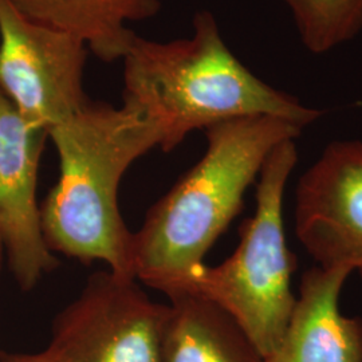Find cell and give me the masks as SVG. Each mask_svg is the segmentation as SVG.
<instances>
[{"mask_svg":"<svg viewBox=\"0 0 362 362\" xmlns=\"http://www.w3.org/2000/svg\"><path fill=\"white\" fill-rule=\"evenodd\" d=\"M303 128L274 116L227 119L206 132L203 157L146 214L133 233V275L172 298L243 207L248 187L272 149Z\"/></svg>","mask_w":362,"mask_h":362,"instance_id":"cell-1","label":"cell"},{"mask_svg":"<svg viewBox=\"0 0 362 362\" xmlns=\"http://www.w3.org/2000/svg\"><path fill=\"white\" fill-rule=\"evenodd\" d=\"M59 179L40 206L45 240L52 252L82 263L104 262L132 276L130 233L118 209V187L130 165L160 146L161 136L143 113L89 101L49 130Z\"/></svg>","mask_w":362,"mask_h":362,"instance_id":"cell-2","label":"cell"},{"mask_svg":"<svg viewBox=\"0 0 362 362\" xmlns=\"http://www.w3.org/2000/svg\"><path fill=\"white\" fill-rule=\"evenodd\" d=\"M121 61L122 104L155 124L163 152L175 149L194 130L238 117H279L306 128L324 115L250 71L208 11L194 15L189 38L157 42L136 35Z\"/></svg>","mask_w":362,"mask_h":362,"instance_id":"cell-3","label":"cell"},{"mask_svg":"<svg viewBox=\"0 0 362 362\" xmlns=\"http://www.w3.org/2000/svg\"><path fill=\"white\" fill-rule=\"evenodd\" d=\"M296 141L279 144L264 161L255 214L242 224L233 255L219 266L204 264L180 293L207 298L228 311L263 357L285 336L297 305L291 288L297 258L286 243L284 227L286 184L298 161Z\"/></svg>","mask_w":362,"mask_h":362,"instance_id":"cell-4","label":"cell"},{"mask_svg":"<svg viewBox=\"0 0 362 362\" xmlns=\"http://www.w3.org/2000/svg\"><path fill=\"white\" fill-rule=\"evenodd\" d=\"M136 281L112 270L93 274L54 320L46 349L59 362H163L168 305Z\"/></svg>","mask_w":362,"mask_h":362,"instance_id":"cell-5","label":"cell"},{"mask_svg":"<svg viewBox=\"0 0 362 362\" xmlns=\"http://www.w3.org/2000/svg\"><path fill=\"white\" fill-rule=\"evenodd\" d=\"M88 46L42 26L0 0V90L33 127L52 129L89 103Z\"/></svg>","mask_w":362,"mask_h":362,"instance_id":"cell-6","label":"cell"},{"mask_svg":"<svg viewBox=\"0 0 362 362\" xmlns=\"http://www.w3.org/2000/svg\"><path fill=\"white\" fill-rule=\"evenodd\" d=\"M294 228L318 267L362 278V141L330 143L298 181Z\"/></svg>","mask_w":362,"mask_h":362,"instance_id":"cell-7","label":"cell"},{"mask_svg":"<svg viewBox=\"0 0 362 362\" xmlns=\"http://www.w3.org/2000/svg\"><path fill=\"white\" fill-rule=\"evenodd\" d=\"M47 130L27 122L0 90V238L16 284L34 288L59 262L47 246L37 202Z\"/></svg>","mask_w":362,"mask_h":362,"instance_id":"cell-8","label":"cell"},{"mask_svg":"<svg viewBox=\"0 0 362 362\" xmlns=\"http://www.w3.org/2000/svg\"><path fill=\"white\" fill-rule=\"evenodd\" d=\"M348 267L303 272L285 336L264 362H362V318L344 315L338 300Z\"/></svg>","mask_w":362,"mask_h":362,"instance_id":"cell-9","label":"cell"},{"mask_svg":"<svg viewBox=\"0 0 362 362\" xmlns=\"http://www.w3.org/2000/svg\"><path fill=\"white\" fill-rule=\"evenodd\" d=\"M27 19L81 39L106 64L121 61L136 34L129 22L152 18L158 0H10Z\"/></svg>","mask_w":362,"mask_h":362,"instance_id":"cell-10","label":"cell"},{"mask_svg":"<svg viewBox=\"0 0 362 362\" xmlns=\"http://www.w3.org/2000/svg\"><path fill=\"white\" fill-rule=\"evenodd\" d=\"M169 300L163 362H264L243 327L215 302L191 293Z\"/></svg>","mask_w":362,"mask_h":362,"instance_id":"cell-11","label":"cell"},{"mask_svg":"<svg viewBox=\"0 0 362 362\" xmlns=\"http://www.w3.org/2000/svg\"><path fill=\"white\" fill-rule=\"evenodd\" d=\"M313 54L334 50L362 31V0H284Z\"/></svg>","mask_w":362,"mask_h":362,"instance_id":"cell-12","label":"cell"},{"mask_svg":"<svg viewBox=\"0 0 362 362\" xmlns=\"http://www.w3.org/2000/svg\"><path fill=\"white\" fill-rule=\"evenodd\" d=\"M0 362H59L47 349L39 353H0Z\"/></svg>","mask_w":362,"mask_h":362,"instance_id":"cell-13","label":"cell"},{"mask_svg":"<svg viewBox=\"0 0 362 362\" xmlns=\"http://www.w3.org/2000/svg\"><path fill=\"white\" fill-rule=\"evenodd\" d=\"M3 255H4V247H3V242L0 238V267H1V262H3Z\"/></svg>","mask_w":362,"mask_h":362,"instance_id":"cell-14","label":"cell"}]
</instances>
